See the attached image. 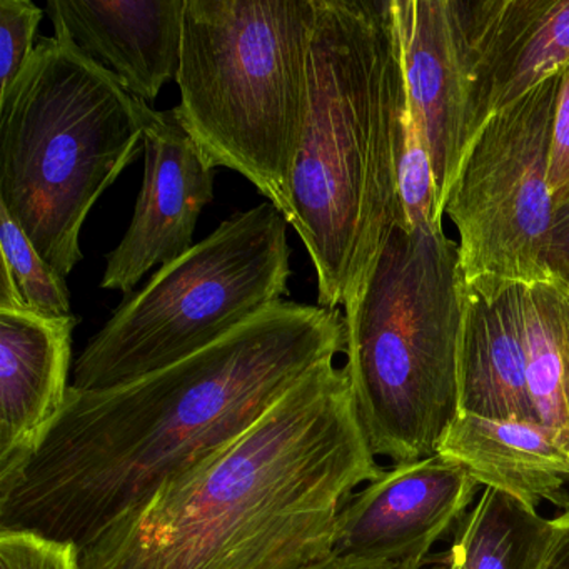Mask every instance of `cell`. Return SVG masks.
I'll return each instance as SVG.
<instances>
[{
	"label": "cell",
	"instance_id": "obj_4",
	"mask_svg": "<svg viewBox=\"0 0 569 569\" xmlns=\"http://www.w3.org/2000/svg\"><path fill=\"white\" fill-rule=\"evenodd\" d=\"M54 31L0 104V206L68 279L89 212L144 149L154 109Z\"/></svg>",
	"mask_w": 569,
	"mask_h": 569
},
{
	"label": "cell",
	"instance_id": "obj_14",
	"mask_svg": "<svg viewBox=\"0 0 569 569\" xmlns=\"http://www.w3.org/2000/svg\"><path fill=\"white\" fill-rule=\"evenodd\" d=\"M186 0H49L61 29L136 98L152 102L181 68Z\"/></svg>",
	"mask_w": 569,
	"mask_h": 569
},
{
	"label": "cell",
	"instance_id": "obj_12",
	"mask_svg": "<svg viewBox=\"0 0 569 569\" xmlns=\"http://www.w3.org/2000/svg\"><path fill=\"white\" fill-rule=\"evenodd\" d=\"M79 319L0 309V488L36 455L68 401Z\"/></svg>",
	"mask_w": 569,
	"mask_h": 569
},
{
	"label": "cell",
	"instance_id": "obj_26",
	"mask_svg": "<svg viewBox=\"0 0 569 569\" xmlns=\"http://www.w3.org/2000/svg\"><path fill=\"white\" fill-rule=\"evenodd\" d=\"M428 562L429 559H418V561L408 562H362L329 556V558L322 559V561L308 566L305 569H422Z\"/></svg>",
	"mask_w": 569,
	"mask_h": 569
},
{
	"label": "cell",
	"instance_id": "obj_9",
	"mask_svg": "<svg viewBox=\"0 0 569 569\" xmlns=\"http://www.w3.org/2000/svg\"><path fill=\"white\" fill-rule=\"evenodd\" d=\"M466 152L489 119L569 64V0H456Z\"/></svg>",
	"mask_w": 569,
	"mask_h": 569
},
{
	"label": "cell",
	"instance_id": "obj_19",
	"mask_svg": "<svg viewBox=\"0 0 569 569\" xmlns=\"http://www.w3.org/2000/svg\"><path fill=\"white\" fill-rule=\"evenodd\" d=\"M0 309L46 318L72 316L68 279L39 254L4 206H0Z\"/></svg>",
	"mask_w": 569,
	"mask_h": 569
},
{
	"label": "cell",
	"instance_id": "obj_6",
	"mask_svg": "<svg viewBox=\"0 0 569 569\" xmlns=\"http://www.w3.org/2000/svg\"><path fill=\"white\" fill-rule=\"evenodd\" d=\"M316 0H186L176 119L212 169L244 176L291 221L309 112Z\"/></svg>",
	"mask_w": 569,
	"mask_h": 569
},
{
	"label": "cell",
	"instance_id": "obj_13",
	"mask_svg": "<svg viewBox=\"0 0 569 569\" xmlns=\"http://www.w3.org/2000/svg\"><path fill=\"white\" fill-rule=\"evenodd\" d=\"M409 109L425 134L441 216L466 156V78L456 0H395Z\"/></svg>",
	"mask_w": 569,
	"mask_h": 569
},
{
	"label": "cell",
	"instance_id": "obj_17",
	"mask_svg": "<svg viewBox=\"0 0 569 569\" xmlns=\"http://www.w3.org/2000/svg\"><path fill=\"white\" fill-rule=\"evenodd\" d=\"M552 529L538 509L485 488L452 529L448 549L422 569H538Z\"/></svg>",
	"mask_w": 569,
	"mask_h": 569
},
{
	"label": "cell",
	"instance_id": "obj_8",
	"mask_svg": "<svg viewBox=\"0 0 569 569\" xmlns=\"http://www.w3.org/2000/svg\"><path fill=\"white\" fill-rule=\"evenodd\" d=\"M562 76L565 69L489 119L449 191L445 214L458 229L462 276L482 298L551 279L548 171Z\"/></svg>",
	"mask_w": 569,
	"mask_h": 569
},
{
	"label": "cell",
	"instance_id": "obj_21",
	"mask_svg": "<svg viewBox=\"0 0 569 569\" xmlns=\"http://www.w3.org/2000/svg\"><path fill=\"white\" fill-rule=\"evenodd\" d=\"M44 11L32 0H0V104L26 71L36 51Z\"/></svg>",
	"mask_w": 569,
	"mask_h": 569
},
{
	"label": "cell",
	"instance_id": "obj_22",
	"mask_svg": "<svg viewBox=\"0 0 569 569\" xmlns=\"http://www.w3.org/2000/svg\"><path fill=\"white\" fill-rule=\"evenodd\" d=\"M0 569H81L79 548L32 531H0Z\"/></svg>",
	"mask_w": 569,
	"mask_h": 569
},
{
	"label": "cell",
	"instance_id": "obj_11",
	"mask_svg": "<svg viewBox=\"0 0 569 569\" xmlns=\"http://www.w3.org/2000/svg\"><path fill=\"white\" fill-rule=\"evenodd\" d=\"M214 171L174 112H152L134 216L118 248L109 252L102 289L132 295L152 268L192 249L196 224L214 199Z\"/></svg>",
	"mask_w": 569,
	"mask_h": 569
},
{
	"label": "cell",
	"instance_id": "obj_2",
	"mask_svg": "<svg viewBox=\"0 0 569 569\" xmlns=\"http://www.w3.org/2000/svg\"><path fill=\"white\" fill-rule=\"evenodd\" d=\"M382 469L348 372L322 362L81 549V569H305L332 556L342 509Z\"/></svg>",
	"mask_w": 569,
	"mask_h": 569
},
{
	"label": "cell",
	"instance_id": "obj_5",
	"mask_svg": "<svg viewBox=\"0 0 569 569\" xmlns=\"http://www.w3.org/2000/svg\"><path fill=\"white\" fill-rule=\"evenodd\" d=\"M466 296L458 242L441 226H395L346 306L342 368L376 458L398 465L436 455L459 415Z\"/></svg>",
	"mask_w": 569,
	"mask_h": 569
},
{
	"label": "cell",
	"instance_id": "obj_20",
	"mask_svg": "<svg viewBox=\"0 0 569 569\" xmlns=\"http://www.w3.org/2000/svg\"><path fill=\"white\" fill-rule=\"evenodd\" d=\"M399 191H401L409 228H426V226L442 228L431 156H429L425 134L412 118L409 101L405 118L401 162H399Z\"/></svg>",
	"mask_w": 569,
	"mask_h": 569
},
{
	"label": "cell",
	"instance_id": "obj_25",
	"mask_svg": "<svg viewBox=\"0 0 569 569\" xmlns=\"http://www.w3.org/2000/svg\"><path fill=\"white\" fill-rule=\"evenodd\" d=\"M552 528L551 542L538 569H569V508L552 519Z\"/></svg>",
	"mask_w": 569,
	"mask_h": 569
},
{
	"label": "cell",
	"instance_id": "obj_24",
	"mask_svg": "<svg viewBox=\"0 0 569 569\" xmlns=\"http://www.w3.org/2000/svg\"><path fill=\"white\" fill-rule=\"evenodd\" d=\"M548 271L549 278L569 289V198L555 214Z\"/></svg>",
	"mask_w": 569,
	"mask_h": 569
},
{
	"label": "cell",
	"instance_id": "obj_16",
	"mask_svg": "<svg viewBox=\"0 0 569 569\" xmlns=\"http://www.w3.org/2000/svg\"><path fill=\"white\" fill-rule=\"evenodd\" d=\"M526 288L512 286L495 299L468 289L459 345V412L538 421L528 388Z\"/></svg>",
	"mask_w": 569,
	"mask_h": 569
},
{
	"label": "cell",
	"instance_id": "obj_18",
	"mask_svg": "<svg viewBox=\"0 0 569 569\" xmlns=\"http://www.w3.org/2000/svg\"><path fill=\"white\" fill-rule=\"evenodd\" d=\"M525 319L536 418L569 449V289L555 279L529 284Z\"/></svg>",
	"mask_w": 569,
	"mask_h": 569
},
{
	"label": "cell",
	"instance_id": "obj_10",
	"mask_svg": "<svg viewBox=\"0 0 569 569\" xmlns=\"http://www.w3.org/2000/svg\"><path fill=\"white\" fill-rule=\"evenodd\" d=\"M478 488L438 452L382 469L342 509L332 556L362 562L431 559L432 546L471 508Z\"/></svg>",
	"mask_w": 569,
	"mask_h": 569
},
{
	"label": "cell",
	"instance_id": "obj_15",
	"mask_svg": "<svg viewBox=\"0 0 569 569\" xmlns=\"http://www.w3.org/2000/svg\"><path fill=\"white\" fill-rule=\"evenodd\" d=\"M436 452L461 466L479 486L531 508L545 501L569 508V449L541 422L459 412Z\"/></svg>",
	"mask_w": 569,
	"mask_h": 569
},
{
	"label": "cell",
	"instance_id": "obj_23",
	"mask_svg": "<svg viewBox=\"0 0 569 569\" xmlns=\"http://www.w3.org/2000/svg\"><path fill=\"white\" fill-rule=\"evenodd\" d=\"M548 184L558 211L569 198V64L565 68L552 122Z\"/></svg>",
	"mask_w": 569,
	"mask_h": 569
},
{
	"label": "cell",
	"instance_id": "obj_3",
	"mask_svg": "<svg viewBox=\"0 0 569 569\" xmlns=\"http://www.w3.org/2000/svg\"><path fill=\"white\" fill-rule=\"evenodd\" d=\"M309 112L292 174L295 228L318 278V306L351 305L395 226L408 111L395 0H316Z\"/></svg>",
	"mask_w": 569,
	"mask_h": 569
},
{
	"label": "cell",
	"instance_id": "obj_7",
	"mask_svg": "<svg viewBox=\"0 0 569 569\" xmlns=\"http://www.w3.org/2000/svg\"><path fill=\"white\" fill-rule=\"evenodd\" d=\"M291 274L281 211L238 212L126 296L76 361L72 388H114L209 348L282 301Z\"/></svg>",
	"mask_w": 569,
	"mask_h": 569
},
{
	"label": "cell",
	"instance_id": "obj_1",
	"mask_svg": "<svg viewBox=\"0 0 569 569\" xmlns=\"http://www.w3.org/2000/svg\"><path fill=\"white\" fill-rule=\"evenodd\" d=\"M345 348L341 309L282 299L168 368L101 391L71 386L36 455L0 488V531L38 532L81 551Z\"/></svg>",
	"mask_w": 569,
	"mask_h": 569
}]
</instances>
